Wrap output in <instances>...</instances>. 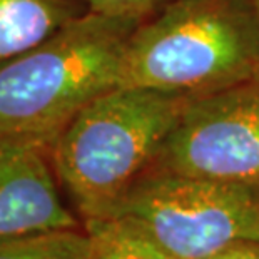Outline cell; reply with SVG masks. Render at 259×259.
<instances>
[{
  "mask_svg": "<svg viewBox=\"0 0 259 259\" xmlns=\"http://www.w3.org/2000/svg\"><path fill=\"white\" fill-rule=\"evenodd\" d=\"M194 96L114 87L89 102L52 147L59 183L84 221L111 218L152 167Z\"/></svg>",
  "mask_w": 259,
  "mask_h": 259,
  "instance_id": "1",
  "label": "cell"
},
{
  "mask_svg": "<svg viewBox=\"0 0 259 259\" xmlns=\"http://www.w3.org/2000/svg\"><path fill=\"white\" fill-rule=\"evenodd\" d=\"M139 19L89 12L0 67V136L54 147L87 104L119 87Z\"/></svg>",
  "mask_w": 259,
  "mask_h": 259,
  "instance_id": "2",
  "label": "cell"
},
{
  "mask_svg": "<svg viewBox=\"0 0 259 259\" xmlns=\"http://www.w3.org/2000/svg\"><path fill=\"white\" fill-rule=\"evenodd\" d=\"M259 75V25L241 0H172L132 34L119 85L186 96Z\"/></svg>",
  "mask_w": 259,
  "mask_h": 259,
  "instance_id": "3",
  "label": "cell"
},
{
  "mask_svg": "<svg viewBox=\"0 0 259 259\" xmlns=\"http://www.w3.org/2000/svg\"><path fill=\"white\" fill-rule=\"evenodd\" d=\"M136 223L172 259L259 242V186L149 169L111 218Z\"/></svg>",
  "mask_w": 259,
  "mask_h": 259,
  "instance_id": "4",
  "label": "cell"
},
{
  "mask_svg": "<svg viewBox=\"0 0 259 259\" xmlns=\"http://www.w3.org/2000/svg\"><path fill=\"white\" fill-rule=\"evenodd\" d=\"M151 169L259 186V75L192 97Z\"/></svg>",
  "mask_w": 259,
  "mask_h": 259,
  "instance_id": "5",
  "label": "cell"
},
{
  "mask_svg": "<svg viewBox=\"0 0 259 259\" xmlns=\"http://www.w3.org/2000/svg\"><path fill=\"white\" fill-rule=\"evenodd\" d=\"M52 147L0 136V239L80 228L57 191Z\"/></svg>",
  "mask_w": 259,
  "mask_h": 259,
  "instance_id": "6",
  "label": "cell"
},
{
  "mask_svg": "<svg viewBox=\"0 0 259 259\" xmlns=\"http://www.w3.org/2000/svg\"><path fill=\"white\" fill-rule=\"evenodd\" d=\"M89 12V0H0V67Z\"/></svg>",
  "mask_w": 259,
  "mask_h": 259,
  "instance_id": "7",
  "label": "cell"
},
{
  "mask_svg": "<svg viewBox=\"0 0 259 259\" xmlns=\"http://www.w3.org/2000/svg\"><path fill=\"white\" fill-rule=\"evenodd\" d=\"M91 259H172L131 219L115 216L84 221Z\"/></svg>",
  "mask_w": 259,
  "mask_h": 259,
  "instance_id": "8",
  "label": "cell"
},
{
  "mask_svg": "<svg viewBox=\"0 0 259 259\" xmlns=\"http://www.w3.org/2000/svg\"><path fill=\"white\" fill-rule=\"evenodd\" d=\"M91 236L80 228L0 239V259H91Z\"/></svg>",
  "mask_w": 259,
  "mask_h": 259,
  "instance_id": "9",
  "label": "cell"
},
{
  "mask_svg": "<svg viewBox=\"0 0 259 259\" xmlns=\"http://www.w3.org/2000/svg\"><path fill=\"white\" fill-rule=\"evenodd\" d=\"M172 0H89L91 12L147 20L169 5Z\"/></svg>",
  "mask_w": 259,
  "mask_h": 259,
  "instance_id": "10",
  "label": "cell"
},
{
  "mask_svg": "<svg viewBox=\"0 0 259 259\" xmlns=\"http://www.w3.org/2000/svg\"><path fill=\"white\" fill-rule=\"evenodd\" d=\"M204 259H259V242H236Z\"/></svg>",
  "mask_w": 259,
  "mask_h": 259,
  "instance_id": "11",
  "label": "cell"
},
{
  "mask_svg": "<svg viewBox=\"0 0 259 259\" xmlns=\"http://www.w3.org/2000/svg\"><path fill=\"white\" fill-rule=\"evenodd\" d=\"M244 4V7L249 10V14L254 17L256 24L259 25V0H241Z\"/></svg>",
  "mask_w": 259,
  "mask_h": 259,
  "instance_id": "12",
  "label": "cell"
}]
</instances>
